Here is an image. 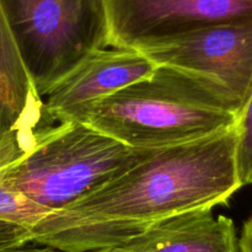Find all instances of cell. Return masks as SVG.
Here are the masks:
<instances>
[{
	"label": "cell",
	"mask_w": 252,
	"mask_h": 252,
	"mask_svg": "<svg viewBox=\"0 0 252 252\" xmlns=\"http://www.w3.org/2000/svg\"><path fill=\"white\" fill-rule=\"evenodd\" d=\"M243 187L235 126L211 137L154 149L120 176L31 229L59 252L118 248L164 219L226 204Z\"/></svg>",
	"instance_id": "obj_1"
},
{
	"label": "cell",
	"mask_w": 252,
	"mask_h": 252,
	"mask_svg": "<svg viewBox=\"0 0 252 252\" xmlns=\"http://www.w3.org/2000/svg\"><path fill=\"white\" fill-rule=\"evenodd\" d=\"M74 121L133 149L154 150L211 137L234 127L238 118L199 83L158 66L152 76L93 103Z\"/></svg>",
	"instance_id": "obj_2"
},
{
	"label": "cell",
	"mask_w": 252,
	"mask_h": 252,
	"mask_svg": "<svg viewBox=\"0 0 252 252\" xmlns=\"http://www.w3.org/2000/svg\"><path fill=\"white\" fill-rule=\"evenodd\" d=\"M152 150L133 149L78 121L43 128L33 147L0 170V184L61 211L142 161Z\"/></svg>",
	"instance_id": "obj_3"
},
{
	"label": "cell",
	"mask_w": 252,
	"mask_h": 252,
	"mask_svg": "<svg viewBox=\"0 0 252 252\" xmlns=\"http://www.w3.org/2000/svg\"><path fill=\"white\" fill-rule=\"evenodd\" d=\"M0 6L42 98L86 56L108 48L103 0H0Z\"/></svg>",
	"instance_id": "obj_4"
},
{
	"label": "cell",
	"mask_w": 252,
	"mask_h": 252,
	"mask_svg": "<svg viewBox=\"0 0 252 252\" xmlns=\"http://www.w3.org/2000/svg\"><path fill=\"white\" fill-rule=\"evenodd\" d=\"M138 52L201 84L236 118L252 94V19L203 27Z\"/></svg>",
	"instance_id": "obj_5"
},
{
	"label": "cell",
	"mask_w": 252,
	"mask_h": 252,
	"mask_svg": "<svg viewBox=\"0 0 252 252\" xmlns=\"http://www.w3.org/2000/svg\"><path fill=\"white\" fill-rule=\"evenodd\" d=\"M111 48L134 49L252 19V0H103Z\"/></svg>",
	"instance_id": "obj_6"
},
{
	"label": "cell",
	"mask_w": 252,
	"mask_h": 252,
	"mask_svg": "<svg viewBox=\"0 0 252 252\" xmlns=\"http://www.w3.org/2000/svg\"><path fill=\"white\" fill-rule=\"evenodd\" d=\"M158 66L140 52L103 48L79 62L43 97V112L49 125L74 121L97 101L147 79Z\"/></svg>",
	"instance_id": "obj_7"
},
{
	"label": "cell",
	"mask_w": 252,
	"mask_h": 252,
	"mask_svg": "<svg viewBox=\"0 0 252 252\" xmlns=\"http://www.w3.org/2000/svg\"><path fill=\"white\" fill-rule=\"evenodd\" d=\"M43 98L25 66L0 6V170L24 157L49 127Z\"/></svg>",
	"instance_id": "obj_8"
},
{
	"label": "cell",
	"mask_w": 252,
	"mask_h": 252,
	"mask_svg": "<svg viewBox=\"0 0 252 252\" xmlns=\"http://www.w3.org/2000/svg\"><path fill=\"white\" fill-rule=\"evenodd\" d=\"M123 252H241L233 219L197 209L153 224L122 246Z\"/></svg>",
	"instance_id": "obj_9"
},
{
	"label": "cell",
	"mask_w": 252,
	"mask_h": 252,
	"mask_svg": "<svg viewBox=\"0 0 252 252\" xmlns=\"http://www.w3.org/2000/svg\"><path fill=\"white\" fill-rule=\"evenodd\" d=\"M51 213V209L0 184V220L17 224L31 230Z\"/></svg>",
	"instance_id": "obj_10"
},
{
	"label": "cell",
	"mask_w": 252,
	"mask_h": 252,
	"mask_svg": "<svg viewBox=\"0 0 252 252\" xmlns=\"http://www.w3.org/2000/svg\"><path fill=\"white\" fill-rule=\"evenodd\" d=\"M236 164L240 182L252 185V94L235 125Z\"/></svg>",
	"instance_id": "obj_11"
},
{
	"label": "cell",
	"mask_w": 252,
	"mask_h": 252,
	"mask_svg": "<svg viewBox=\"0 0 252 252\" xmlns=\"http://www.w3.org/2000/svg\"><path fill=\"white\" fill-rule=\"evenodd\" d=\"M0 252H59L48 246L39 245V244L29 241L21 245L10 246V248H0Z\"/></svg>",
	"instance_id": "obj_12"
},
{
	"label": "cell",
	"mask_w": 252,
	"mask_h": 252,
	"mask_svg": "<svg viewBox=\"0 0 252 252\" xmlns=\"http://www.w3.org/2000/svg\"><path fill=\"white\" fill-rule=\"evenodd\" d=\"M239 244L241 252H252V216L244 224Z\"/></svg>",
	"instance_id": "obj_13"
},
{
	"label": "cell",
	"mask_w": 252,
	"mask_h": 252,
	"mask_svg": "<svg viewBox=\"0 0 252 252\" xmlns=\"http://www.w3.org/2000/svg\"><path fill=\"white\" fill-rule=\"evenodd\" d=\"M88 252H123L120 248H108V249H101V250H94Z\"/></svg>",
	"instance_id": "obj_14"
}]
</instances>
